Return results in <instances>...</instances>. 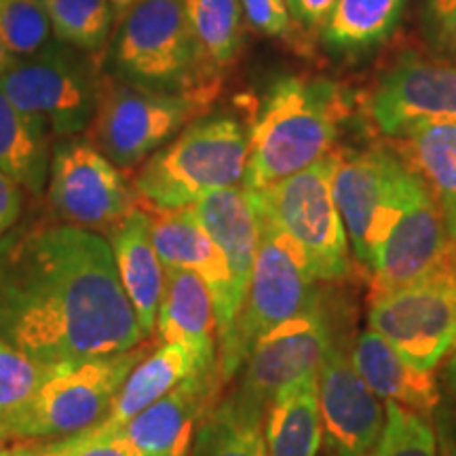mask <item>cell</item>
Masks as SVG:
<instances>
[{"mask_svg": "<svg viewBox=\"0 0 456 456\" xmlns=\"http://www.w3.org/2000/svg\"><path fill=\"white\" fill-rule=\"evenodd\" d=\"M0 336L47 366L117 355L144 338L110 243L72 224L0 239Z\"/></svg>", "mask_w": 456, "mask_h": 456, "instance_id": "6da1fadb", "label": "cell"}, {"mask_svg": "<svg viewBox=\"0 0 456 456\" xmlns=\"http://www.w3.org/2000/svg\"><path fill=\"white\" fill-rule=\"evenodd\" d=\"M345 117L346 102L336 83L279 78L249 131L243 188L260 191L330 155Z\"/></svg>", "mask_w": 456, "mask_h": 456, "instance_id": "7a4b0ae2", "label": "cell"}, {"mask_svg": "<svg viewBox=\"0 0 456 456\" xmlns=\"http://www.w3.org/2000/svg\"><path fill=\"white\" fill-rule=\"evenodd\" d=\"M248 140L237 118H199L146 159L134 178L135 192L159 208H186L209 192L241 184Z\"/></svg>", "mask_w": 456, "mask_h": 456, "instance_id": "3957f363", "label": "cell"}, {"mask_svg": "<svg viewBox=\"0 0 456 456\" xmlns=\"http://www.w3.org/2000/svg\"><path fill=\"white\" fill-rule=\"evenodd\" d=\"M146 355V346H134L81 363H57L37 391L0 420V442H51L91 429Z\"/></svg>", "mask_w": 456, "mask_h": 456, "instance_id": "277c9868", "label": "cell"}, {"mask_svg": "<svg viewBox=\"0 0 456 456\" xmlns=\"http://www.w3.org/2000/svg\"><path fill=\"white\" fill-rule=\"evenodd\" d=\"M218 91L220 81L180 91L104 81L87 127L89 142L118 169H131L205 114Z\"/></svg>", "mask_w": 456, "mask_h": 456, "instance_id": "5b68a950", "label": "cell"}, {"mask_svg": "<svg viewBox=\"0 0 456 456\" xmlns=\"http://www.w3.org/2000/svg\"><path fill=\"white\" fill-rule=\"evenodd\" d=\"M258 254L241 309L226 332L218 336L222 385L241 372L262 334L306 309L317 296V279L300 245L262 214H258Z\"/></svg>", "mask_w": 456, "mask_h": 456, "instance_id": "8992f818", "label": "cell"}, {"mask_svg": "<svg viewBox=\"0 0 456 456\" xmlns=\"http://www.w3.org/2000/svg\"><path fill=\"white\" fill-rule=\"evenodd\" d=\"M334 165L330 152L288 178L249 191L256 212L300 245L317 281H338L351 269L349 235L332 191Z\"/></svg>", "mask_w": 456, "mask_h": 456, "instance_id": "52a82bcc", "label": "cell"}, {"mask_svg": "<svg viewBox=\"0 0 456 456\" xmlns=\"http://www.w3.org/2000/svg\"><path fill=\"white\" fill-rule=\"evenodd\" d=\"M118 21L112 60L123 81L169 91L220 81L205 72L186 0H135Z\"/></svg>", "mask_w": 456, "mask_h": 456, "instance_id": "ba28073f", "label": "cell"}, {"mask_svg": "<svg viewBox=\"0 0 456 456\" xmlns=\"http://www.w3.org/2000/svg\"><path fill=\"white\" fill-rule=\"evenodd\" d=\"M368 326L408 362L436 370L456 338V241L423 275L397 292L370 302Z\"/></svg>", "mask_w": 456, "mask_h": 456, "instance_id": "9c48e42d", "label": "cell"}, {"mask_svg": "<svg viewBox=\"0 0 456 456\" xmlns=\"http://www.w3.org/2000/svg\"><path fill=\"white\" fill-rule=\"evenodd\" d=\"M334 155V201L353 254L370 271L414 171L395 151L383 146L363 151L346 148Z\"/></svg>", "mask_w": 456, "mask_h": 456, "instance_id": "30bf717a", "label": "cell"}, {"mask_svg": "<svg viewBox=\"0 0 456 456\" xmlns=\"http://www.w3.org/2000/svg\"><path fill=\"white\" fill-rule=\"evenodd\" d=\"M0 89L47 134L72 135L89 127L100 81L74 55L45 49L21 61L15 60L0 74Z\"/></svg>", "mask_w": 456, "mask_h": 456, "instance_id": "8fae6325", "label": "cell"}, {"mask_svg": "<svg viewBox=\"0 0 456 456\" xmlns=\"http://www.w3.org/2000/svg\"><path fill=\"white\" fill-rule=\"evenodd\" d=\"M49 175L51 203L72 226L108 232L138 208L134 184L91 142L57 146Z\"/></svg>", "mask_w": 456, "mask_h": 456, "instance_id": "7c38bea8", "label": "cell"}, {"mask_svg": "<svg viewBox=\"0 0 456 456\" xmlns=\"http://www.w3.org/2000/svg\"><path fill=\"white\" fill-rule=\"evenodd\" d=\"M332 340V326L319 294L306 309L262 334L241 368L237 395L269 408L273 397L302 376L317 372Z\"/></svg>", "mask_w": 456, "mask_h": 456, "instance_id": "4fadbf2b", "label": "cell"}, {"mask_svg": "<svg viewBox=\"0 0 456 456\" xmlns=\"http://www.w3.org/2000/svg\"><path fill=\"white\" fill-rule=\"evenodd\" d=\"M450 243L446 220L431 191L412 174L399 212L370 269V302L385 298L423 275Z\"/></svg>", "mask_w": 456, "mask_h": 456, "instance_id": "5bb4252c", "label": "cell"}, {"mask_svg": "<svg viewBox=\"0 0 456 456\" xmlns=\"http://www.w3.org/2000/svg\"><path fill=\"white\" fill-rule=\"evenodd\" d=\"M376 127L389 138L433 123H456V66L406 53L370 98Z\"/></svg>", "mask_w": 456, "mask_h": 456, "instance_id": "9a60e30c", "label": "cell"}, {"mask_svg": "<svg viewBox=\"0 0 456 456\" xmlns=\"http://www.w3.org/2000/svg\"><path fill=\"white\" fill-rule=\"evenodd\" d=\"M138 208L146 214L151 226L152 245H155L163 266H180L195 271L209 288L214 300L218 336H222L241 309V300L235 292L231 269L224 254L214 243L212 235L205 231L195 209L186 208H159L138 197Z\"/></svg>", "mask_w": 456, "mask_h": 456, "instance_id": "2e32d148", "label": "cell"}, {"mask_svg": "<svg viewBox=\"0 0 456 456\" xmlns=\"http://www.w3.org/2000/svg\"><path fill=\"white\" fill-rule=\"evenodd\" d=\"M319 412L332 456H368L385 425V408L351 357L332 345L317 368Z\"/></svg>", "mask_w": 456, "mask_h": 456, "instance_id": "e0dca14e", "label": "cell"}, {"mask_svg": "<svg viewBox=\"0 0 456 456\" xmlns=\"http://www.w3.org/2000/svg\"><path fill=\"white\" fill-rule=\"evenodd\" d=\"M220 387L218 368L188 376L117 431L146 456H191L197 427Z\"/></svg>", "mask_w": 456, "mask_h": 456, "instance_id": "ac0fdd59", "label": "cell"}, {"mask_svg": "<svg viewBox=\"0 0 456 456\" xmlns=\"http://www.w3.org/2000/svg\"><path fill=\"white\" fill-rule=\"evenodd\" d=\"M161 345L184 346L201 368H218V323L209 288L195 271L165 266L157 313Z\"/></svg>", "mask_w": 456, "mask_h": 456, "instance_id": "d6986e66", "label": "cell"}, {"mask_svg": "<svg viewBox=\"0 0 456 456\" xmlns=\"http://www.w3.org/2000/svg\"><path fill=\"white\" fill-rule=\"evenodd\" d=\"M351 362L376 397L395 402L433 420V414L444 399L436 370L414 366L374 330L357 336Z\"/></svg>", "mask_w": 456, "mask_h": 456, "instance_id": "ffe728a7", "label": "cell"}, {"mask_svg": "<svg viewBox=\"0 0 456 456\" xmlns=\"http://www.w3.org/2000/svg\"><path fill=\"white\" fill-rule=\"evenodd\" d=\"M118 279L134 306L142 334L151 336L157 328L159 302L163 294L165 266L152 245L146 214L135 208L127 218L108 231Z\"/></svg>", "mask_w": 456, "mask_h": 456, "instance_id": "44dd1931", "label": "cell"}, {"mask_svg": "<svg viewBox=\"0 0 456 456\" xmlns=\"http://www.w3.org/2000/svg\"><path fill=\"white\" fill-rule=\"evenodd\" d=\"M224 254L239 300L243 302L258 254L260 228L252 192L243 184L220 188L191 205Z\"/></svg>", "mask_w": 456, "mask_h": 456, "instance_id": "7402d4cb", "label": "cell"}, {"mask_svg": "<svg viewBox=\"0 0 456 456\" xmlns=\"http://www.w3.org/2000/svg\"><path fill=\"white\" fill-rule=\"evenodd\" d=\"M269 456H317L323 440L317 372L294 380L273 397L265 414Z\"/></svg>", "mask_w": 456, "mask_h": 456, "instance_id": "603a6c76", "label": "cell"}, {"mask_svg": "<svg viewBox=\"0 0 456 456\" xmlns=\"http://www.w3.org/2000/svg\"><path fill=\"white\" fill-rule=\"evenodd\" d=\"M197 372H205V368H201L191 351L178 345H161V349L148 353L138 366L131 370L121 389L114 395L106 416L95 427L117 429Z\"/></svg>", "mask_w": 456, "mask_h": 456, "instance_id": "cb8c5ba5", "label": "cell"}, {"mask_svg": "<svg viewBox=\"0 0 456 456\" xmlns=\"http://www.w3.org/2000/svg\"><path fill=\"white\" fill-rule=\"evenodd\" d=\"M395 152L425 182L456 241V123H433L395 138Z\"/></svg>", "mask_w": 456, "mask_h": 456, "instance_id": "d4e9b609", "label": "cell"}, {"mask_svg": "<svg viewBox=\"0 0 456 456\" xmlns=\"http://www.w3.org/2000/svg\"><path fill=\"white\" fill-rule=\"evenodd\" d=\"M266 408L237 393L212 403L197 427L191 456H269Z\"/></svg>", "mask_w": 456, "mask_h": 456, "instance_id": "484cf974", "label": "cell"}, {"mask_svg": "<svg viewBox=\"0 0 456 456\" xmlns=\"http://www.w3.org/2000/svg\"><path fill=\"white\" fill-rule=\"evenodd\" d=\"M47 129L13 106L0 89V171L32 195H41L49 174Z\"/></svg>", "mask_w": 456, "mask_h": 456, "instance_id": "4316f807", "label": "cell"}, {"mask_svg": "<svg viewBox=\"0 0 456 456\" xmlns=\"http://www.w3.org/2000/svg\"><path fill=\"white\" fill-rule=\"evenodd\" d=\"M205 72L218 77L243 47L241 0H186Z\"/></svg>", "mask_w": 456, "mask_h": 456, "instance_id": "83f0119b", "label": "cell"}, {"mask_svg": "<svg viewBox=\"0 0 456 456\" xmlns=\"http://www.w3.org/2000/svg\"><path fill=\"white\" fill-rule=\"evenodd\" d=\"M402 7L403 0H338L323 26L326 41L336 49H366L383 41Z\"/></svg>", "mask_w": 456, "mask_h": 456, "instance_id": "f1b7e54d", "label": "cell"}, {"mask_svg": "<svg viewBox=\"0 0 456 456\" xmlns=\"http://www.w3.org/2000/svg\"><path fill=\"white\" fill-rule=\"evenodd\" d=\"M43 4L60 41L83 51L104 47L114 21L110 0H43Z\"/></svg>", "mask_w": 456, "mask_h": 456, "instance_id": "f546056e", "label": "cell"}, {"mask_svg": "<svg viewBox=\"0 0 456 456\" xmlns=\"http://www.w3.org/2000/svg\"><path fill=\"white\" fill-rule=\"evenodd\" d=\"M368 456H437L433 420L395 402H387L383 433Z\"/></svg>", "mask_w": 456, "mask_h": 456, "instance_id": "4dcf8cb0", "label": "cell"}, {"mask_svg": "<svg viewBox=\"0 0 456 456\" xmlns=\"http://www.w3.org/2000/svg\"><path fill=\"white\" fill-rule=\"evenodd\" d=\"M53 37L43 0H0V38L13 57L41 53Z\"/></svg>", "mask_w": 456, "mask_h": 456, "instance_id": "1f68e13d", "label": "cell"}, {"mask_svg": "<svg viewBox=\"0 0 456 456\" xmlns=\"http://www.w3.org/2000/svg\"><path fill=\"white\" fill-rule=\"evenodd\" d=\"M53 366L34 362L0 336V420L24 403Z\"/></svg>", "mask_w": 456, "mask_h": 456, "instance_id": "d6a6232c", "label": "cell"}, {"mask_svg": "<svg viewBox=\"0 0 456 456\" xmlns=\"http://www.w3.org/2000/svg\"><path fill=\"white\" fill-rule=\"evenodd\" d=\"M37 456H146L121 431L91 427L74 436L38 444Z\"/></svg>", "mask_w": 456, "mask_h": 456, "instance_id": "836d02e7", "label": "cell"}, {"mask_svg": "<svg viewBox=\"0 0 456 456\" xmlns=\"http://www.w3.org/2000/svg\"><path fill=\"white\" fill-rule=\"evenodd\" d=\"M425 28L433 47L456 66V0H427Z\"/></svg>", "mask_w": 456, "mask_h": 456, "instance_id": "e575fe53", "label": "cell"}, {"mask_svg": "<svg viewBox=\"0 0 456 456\" xmlns=\"http://www.w3.org/2000/svg\"><path fill=\"white\" fill-rule=\"evenodd\" d=\"M248 24L265 37H288L292 30V13L288 0H241Z\"/></svg>", "mask_w": 456, "mask_h": 456, "instance_id": "d590c367", "label": "cell"}, {"mask_svg": "<svg viewBox=\"0 0 456 456\" xmlns=\"http://www.w3.org/2000/svg\"><path fill=\"white\" fill-rule=\"evenodd\" d=\"M433 427L437 437V456H456V406L442 399L433 414Z\"/></svg>", "mask_w": 456, "mask_h": 456, "instance_id": "8d00e7d4", "label": "cell"}, {"mask_svg": "<svg viewBox=\"0 0 456 456\" xmlns=\"http://www.w3.org/2000/svg\"><path fill=\"white\" fill-rule=\"evenodd\" d=\"M336 3L338 0H288V7L294 20H298L302 26L317 30V28L328 24Z\"/></svg>", "mask_w": 456, "mask_h": 456, "instance_id": "74e56055", "label": "cell"}, {"mask_svg": "<svg viewBox=\"0 0 456 456\" xmlns=\"http://www.w3.org/2000/svg\"><path fill=\"white\" fill-rule=\"evenodd\" d=\"M21 214V192L20 186L0 171V239L13 228Z\"/></svg>", "mask_w": 456, "mask_h": 456, "instance_id": "f35d334b", "label": "cell"}, {"mask_svg": "<svg viewBox=\"0 0 456 456\" xmlns=\"http://www.w3.org/2000/svg\"><path fill=\"white\" fill-rule=\"evenodd\" d=\"M448 362H446V368H444V389H446L448 393V402L452 403V406H456V338H454V345L452 349H450L448 353Z\"/></svg>", "mask_w": 456, "mask_h": 456, "instance_id": "ab89813d", "label": "cell"}, {"mask_svg": "<svg viewBox=\"0 0 456 456\" xmlns=\"http://www.w3.org/2000/svg\"><path fill=\"white\" fill-rule=\"evenodd\" d=\"M135 0H110V7L114 11V20H121L127 11L134 7Z\"/></svg>", "mask_w": 456, "mask_h": 456, "instance_id": "60d3db41", "label": "cell"}, {"mask_svg": "<svg viewBox=\"0 0 456 456\" xmlns=\"http://www.w3.org/2000/svg\"><path fill=\"white\" fill-rule=\"evenodd\" d=\"M11 64H13V55H11L7 45L3 43V38H0V74L7 70Z\"/></svg>", "mask_w": 456, "mask_h": 456, "instance_id": "b9f144b4", "label": "cell"}, {"mask_svg": "<svg viewBox=\"0 0 456 456\" xmlns=\"http://www.w3.org/2000/svg\"><path fill=\"white\" fill-rule=\"evenodd\" d=\"M11 456H37V448L26 446V444H15V446H11Z\"/></svg>", "mask_w": 456, "mask_h": 456, "instance_id": "7bdbcfd3", "label": "cell"}, {"mask_svg": "<svg viewBox=\"0 0 456 456\" xmlns=\"http://www.w3.org/2000/svg\"><path fill=\"white\" fill-rule=\"evenodd\" d=\"M0 456H11V446L0 448Z\"/></svg>", "mask_w": 456, "mask_h": 456, "instance_id": "ee69618b", "label": "cell"}, {"mask_svg": "<svg viewBox=\"0 0 456 456\" xmlns=\"http://www.w3.org/2000/svg\"><path fill=\"white\" fill-rule=\"evenodd\" d=\"M4 446V442H0V448H3Z\"/></svg>", "mask_w": 456, "mask_h": 456, "instance_id": "f6af8a7d", "label": "cell"}]
</instances>
